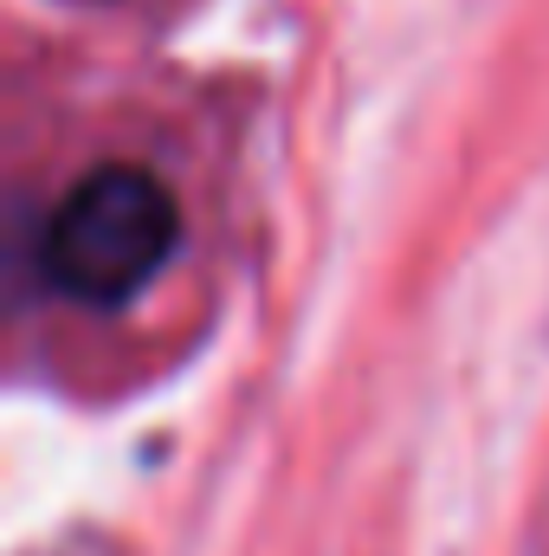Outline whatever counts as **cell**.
<instances>
[{
    "label": "cell",
    "mask_w": 549,
    "mask_h": 556,
    "mask_svg": "<svg viewBox=\"0 0 549 556\" xmlns=\"http://www.w3.org/2000/svg\"><path fill=\"white\" fill-rule=\"evenodd\" d=\"M181 247V201L142 162H104L39 227V278L91 311L130 304Z\"/></svg>",
    "instance_id": "cell-1"
}]
</instances>
